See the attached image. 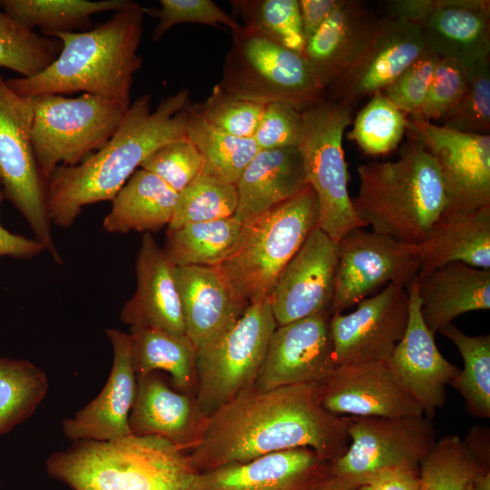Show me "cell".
Here are the masks:
<instances>
[{
  "mask_svg": "<svg viewBox=\"0 0 490 490\" xmlns=\"http://www.w3.org/2000/svg\"><path fill=\"white\" fill-rule=\"evenodd\" d=\"M426 47L466 67L490 58V2L438 0L420 25Z\"/></svg>",
  "mask_w": 490,
  "mask_h": 490,
  "instance_id": "28",
  "label": "cell"
},
{
  "mask_svg": "<svg viewBox=\"0 0 490 490\" xmlns=\"http://www.w3.org/2000/svg\"><path fill=\"white\" fill-rule=\"evenodd\" d=\"M48 390L47 377L24 359L0 358V436L34 414Z\"/></svg>",
  "mask_w": 490,
  "mask_h": 490,
  "instance_id": "38",
  "label": "cell"
},
{
  "mask_svg": "<svg viewBox=\"0 0 490 490\" xmlns=\"http://www.w3.org/2000/svg\"><path fill=\"white\" fill-rule=\"evenodd\" d=\"M468 87L436 124L450 130L490 135V58L466 67Z\"/></svg>",
  "mask_w": 490,
  "mask_h": 490,
  "instance_id": "43",
  "label": "cell"
},
{
  "mask_svg": "<svg viewBox=\"0 0 490 490\" xmlns=\"http://www.w3.org/2000/svg\"><path fill=\"white\" fill-rule=\"evenodd\" d=\"M329 312L318 313L285 325L271 334L255 387L318 383L336 367L329 329Z\"/></svg>",
  "mask_w": 490,
  "mask_h": 490,
  "instance_id": "18",
  "label": "cell"
},
{
  "mask_svg": "<svg viewBox=\"0 0 490 490\" xmlns=\"http://www.w3.org/2000/svg\"><path fill=\"white\" fill-rule=\"evenodd\" d=\"M338 244L315 228L280 273L270 297L278 326L318 313L332 315Z\"/></svg>",
  "mask_w": 490,
  "mask_h": 490,
  "instance_id": "17",
  "label": "cell"
},
{
  "mask_svg": "<svg viewBox=\"0 0 490 490\" xmlns=\"http://www.w3.org/2000/svg\"><path fill=\"white\" fill-rule=\"evenodd\" d=\"M61 48L58 38L24 26L0 5V67L31 77L44 70Z\"/></svg>",
  "mask_w": 490,
  "mask_h": 490,
  "instance_id": "39",
  "label": "cell"
},
{
  "mask_svg": "<svg viewBox=\"0 0 490 490\" xmlns=\"http://www.w3.org/2000/svg\"><path fill=\"white\" fill-rule=\"evenodd\" d=\"M317 386L321 406L337 416L424 415L421 407L398 383L387 363L337 366Z\"/></svg>",
  "mask_w": 490,
  "mask_h": 490,
  "instance_id": "19",
  "label": "cell"
},
{
  "mask_svg": "<svg viewBox=\"0 0 490 490\" xmlns=\"http://www.w3.org/2000/svg\"><path fill=\"white\" fill-rule=\"evenodd\" d=\"M407 326L387 364L398 383L421 407L424 416L432 420L445 405L446 387L460 369L441 354L436 334L422 318L417 278L407 287Z\"/></svg>",
  "mask_w": 490,
  "mask_h": 490,
  "instance_id": "20",
  "label": "cell"
},
{
  "mask_svg": "<svg viewBox=\"0 0 490 490\" xmlns=\"http://www.w3.org/2000/svg\"><path fill=\"white\" fill-rule=\"evenodd\" d=\"M417 292L422 318L436 334L462 314L490 309V270L449 263L417 278Z\"/></svg>",
  "mask_w": 490,
  "mask_h": 490,
  "instance_id": "30",
  "label": "cell"
},
{
  "mask_svg": "<svg viewBox=\"0 0 490 490\" xmlns=\"http://www.w3.org/2000/svg\"><path fill=\"white\" fill-rule=\"evenodd\" d=\"M132 361L136 377L165 371L177 391L197 394V348L185 335L150 328H130Z\"/></svg>",
  "mask_w": 490,
  "mask_h": 490,
  "instance_id": "32",
  "label": "cell"
},
{
  "mask_svg": "<svg viewBox=\"0 0 490 490\" xmlns=\"http://www.w3.org/2000/svg\"><path fill=\"white\" fill-rule=\"evenodd\" d=\"M4 198L0 181V205ZM46 251L45 248L36 239L13 233L5 229L0 221V256L15 259H33Z\"/></svg>",
  "mask_w": 490,
  "mask_h": 490,
  "instance_id": "51",
  "label": "cell"
},
{
  "mask_svg": "<svg viewBox=\"0 0 490 490\" xmlns=\"http://www.w3.org/2000/svg\"><path fill=\"white\" fill-rule=\"evenodd\" d=\"M357 490H371V488L368 485H360Z\"/></svg>",
  "mask_w": 490,
  "mask_h": 490,
  "instance_id": "54",
  "label": "cell"
},
{
  "mask_svg": "<svg viewBox=\"0 0 490 490\" xmlns=\"http://www.w3.org/2000/svg\"><path fill=\"white\" fill-rule=\"evenodd\" d=\"M331 475V462L299 447L196 473L190 490H318Z\"/></svg>",
  "mask_w": 490,
  "mask_h": 490,
  "instance_id": "21",
  "label": "cell"
},
{
  "mask_svg": "<svg viewBox=\"0 0 490 490\" xmlns=\"http://www.w3.org/2000/svg\"><path fill=\"white\" fill-rule=\"evenodd\" d=\"M303 135L302 113L282 103L264 105L253 140L260 150L299 147Z\"/></svg>",
  "mask_w": 490,
  "mask_h": 490,
  "instance_id": "49",
  "label": "cell"
},
{
  "mask_svg": "<svg viewBox=\"0 0 490 490\" xmlns=\"http://www.w3.org/2000/svg\"><path fill=\"white\" fill-rule=\"evenodd\" d=\"M341 0H299L305 41L326 22Z\"/></svg>",
  "mask_w": 490,
  "mask_h": 490,
  "instance_id": "52",
  "label": "cell"
},
{
  "mask_svg": "<svg viewBox=\"0 0 490 490\" xmlns=\"http://www.w3.org/2000/svg\"><path fill=\"white\" fill-rule=\"evenodd\" d=\"M309 186L299 147L260 150L236 184L238 207L233 218L243 224Z\"/></svg>",
  "mask_w": 490,
  "mask_h": 490,
  "instance_id": "29",
  "label": "cell"
},
{
  "mask_svg": "<svg viewBox=\"0 0 490 490\" xmlns=\"http://www.w3.org/2000/svg\"><path fill=\"white\" fill-rule=\"evenodd\" d=\"M106 335L113 348V366L100 394L62 423L64 436L73 440L111 441L132 435L129 416L137 392L132 361L131 336L116 328Z\"/></svg>",
  "mask_w": 490,
  "mask_h": 490,
  "instance_id": "22",
  "label": "cell"
},
{
  "mask_svg": "<svg viewBox=\"0 0 490 490\" xmlns=\"http://www.w3.org/2000/svg\"><path fill=\"white\" fill-rule=\"evenodd\" d=\"M241 228L233 217L188 223L167 230L162 250L176 267H217L233 249Z\"/></svg>",
  "mask_w": 490,
  "mask_h": 490,
  "instance_id": "35",
  "label": "cell"
},
{
  "mask_svg": "<svg viewBox=\"0 0 490 490\" xmlns=\"http://www.w3.org/2000/svg\"><path fill=\"white\" fill-rule=\"evenodd\" d=\"M357 488L358 486L331 475L318 490H357Z\"/></svg>",
  "mask_w": 490,
  "mask_h": 490,
  "instance_id": "53",
  "label": "cell"
},
{
  "mask_svg": "<svg viewBox=\"0 0 490 490\" xmlns=\"http://www.w3.org/2000/svg\"><path fill=\"white\" fill-rule=\"evenodd\" d=\"M45 466L73 490H190L196 474L188 453L155 436L75 441Z\"/></svg>",
  "mask_w": 490,
  "mask_h": 490,
  "instance_id": "5",
  "label": "cell"
},
{
  "mask_svg": "<svg viewBox=\"0 0 490 490\" xmlns=\"http://www.w3.org/2000/svg\"><path fill=\"white\" fill-rule=\"evenodd\" d=\"M185 334L197 351L224 336L247 309L233 294L217 267L184 266L173 270Z\"/></svg>",
  "mask_w": 490,
  "mask_h": 490,
  "instance_id": "24",
  "label": "cell"
},
{
  "mask_svg": "<svg viewBox=\"0 0 490 490\" xmlns=\"http://www.w3.org/2000/svg\"><path fill=\"white\" fill-rule=\"evenodd\" d=\"M489 472L466 439L448 435L436 440L419 465L420 490H473L478 475Z\"/></svg>",
  "mask_w": 490,
  "mask_h": 490,
  "instance_id": "37",
  "label": "cell"
},
{
  "mask_svg": "<svg viewBox=\"0 0 490 490\" xmlns=\"http://www.w3.org/2000/svg\"><path fill=\"white\" fill-rule=\"evenodd\" d=\"M438 59L437 55L426 48L415 62L381 92L407 117L421 116Z\"/></svg>",
  "mask_w": 490,
  "mask_h": 490,
  "instance_id": "47",
  "label": "cell"
},
{
  "mask_svg": "<svg viewBox=\"0 0 490 490\" xmlns=\"http://www.w3.org/2000/svg\"><path fill=\"white\" fill-rule=\"evenodd\" d=\"M173 270L162 248L151 233H144L135 263L136 289L120 313L123 323L185 335Z\"/></svg>",
  "mask_w": 490,
  "mask_h": 490,
  "instance_id": "26",
  "label": "cell"
},
{
  "mask_svg": "<svg viewBox=\"0 0 490 490\" xmlns=\"http://www.w3.org/2000/svg\"><path fill=\"white\" fill-rule=\"evenodd\" d=\"M278 327L269 299L251 304L211 347L197 352V399L211 416L255 386L270 338Z\"/></svg>",
  "mask_w": 490,
  "mask_h": 490,
  "instance_id": "11",
  "label": "cell"
},
{
  "mask_svg": "<svg viewBox=\"0 0 490 490\" xmlns=\"http://www.w3.org/2000/svg\"><path fill=\"white\" fill-rule=\"evenodd\" d=\"M33 98L15 93L0 75V181L4 198L23 215L55 263L62 265L52 234L44 179L32 146Z\"/></svg>",
  "mask_w": 490,
  "mask_h": 490,
  "instance_id": "10",
  "label": "cell"
},
{
  "mask_svg": "<svg viewBox=\"0 0 490 490\" xmlns=\"http://www.w3.org/2000/svg\"><path fill=\"white\" fill-rule=\"evenodd\" d=\"M407 287L392 282L357 304L348 313L329 319L335 365L387 363L403 338L408 321Z\"/></svg>",
  "mask_w": 490,
  "mask_h": 490,
  "instance_id": "14",
  "label": "cell"
},
{
  "mask_svg": "<svg viewBox=\"0 0 490 490\" xmlns=\"http://www.w3.org/2000/svg\"><path fill=\"white\" fill-rule=\"evenodd\" d=\"M209 417L196 395L175 390L159 371L137 377L128 420L132 435L159 436L189 453L203 438Z\"/></svg>",
  "mask_w": 490,
  "mask_h": 490,
  "instance_id": "23",
  "label": "cell"
},
{
  "mask_svg": "<svg viewBox=\"0 0 490 490\" xmlns=\"http://www.w3.org/2000/svg\"><path fill=\"white\" fill-rule=\"evenodd\" d=\"M407 130L436 162L451 206L490 205V135L450 130L421 116L407 117Z\"/></svg>",
  "mask_w": 490,
  "mask_h": 490,
  "instance_id": "15",
  "label": "cell"
},
{
  "mask_svg": "<svg viewBox=\"0 0 490 490\" xmlns=\"http://www.w3.org/2000/svg\"><path fill=\"white\" fill-rule=\"evenodd\" d=\"M379 19L362 1L341 0L306 41L302 56L322 95L358 58Z\"/></svg>",
  "mask_w": 490,
  "mask_h": 490,
  "instance_id": "25",
  "label": "cell"
},
{
  "mask_svg": "<svg viewBox=\"0 0 490 490\" xmlns=\"http://www.w3.org/2000/svg\"><path fill=\"white\" fill-rule=\"evenodd\" d=\"M231 35L219 83L227 93L263 104L286 103L299 112L323 97L301 54L242 25Z\"/></svg>",
  "mask_w": 490,
  "mask_h": 490,
  "instance_id": "9",
  "label": "cell"
},
{
  "mask_svg": "<svg viewBox=\"0 0 490 490\" xmlns=\"http://www.w3.org/2000/svg\"><path fill=\"white\" fill-rule=\"evenodd\" d=\"M186 137L201 157L202 173L235 185L260 151L253 138L235 137L210 124L199 104L188 108Z\"/></svg>",
  "mask_w": 490,
  "mask_h": 490,
  "instance_id": "34",
  "label": "cell"
},
{
  "mask_svg": "<svg viewBox=\"0 0 490 490\" xmlns=\"http://www.w3.org/2000/svg\"><path fill=\"white\" fill-rule=\"evenodd\" d=\"M439 332L458 349L464 368L451 382L473 416L490 417V335L469 336L449 324Z\"/></svg>",
  "mask_w": 490,
  "mask_h": 490,
  "instance_id": "36",
  "label": "cell"
},
{
  "mask_svg": "<svg viewBox=\"0 0 490 490\" xmlns=\"http://www.w3.org/2000/svg\"><path fill=\"white\" fill-rule=\"evenodd\" d=\"M130 0H0L2 9L24 26L39 28L44 35L92 29L95 14L119 11Z\"/></svg>",
  "mask_w": 490,
  "mask_h": 490,
  "instance_id": "33",
  "label": "cell"
},
{
  "mask_svg": "<svg viewBox=\"0 0 490 490\" xmlns=\"http://www.w3.org/2000/svg\"><path fill=\"white\" fill-rule=\"evenodd\" d=\"M349 445L331 463V475L356 486L368 475L387 467L419 469L435 446L436 429L422 416L399 417L344 416Z\"/></svg>",
  "mask_w": 490,
  "mask_h": 490,
  "instance_id": "12",
  "label": "cell"
},
{
  "mask_svg": "<svg viewBox=\"0 0 490 490\" xmlns=\"http://www.w3.org/2000/svg\"><path fill=\"white\" fill-rule=\"evenodd\" d=\"M159 9H146L158 18L152 32V40H160L168 30L179 24L194 23L213 27L225 26L231 32L240 24L232 16L211 0H160Z\"/></svg>",
  "mask_w": 490,
  "mask_h": 490,
  "instance_id": "46",
  "label": "cell"
},
{
  "mask_svg": "<svg viewBox=\"0 0 490 490\" xmlns=\"http://www.w3.org/2000/svg\"><path fill=\"white\" fill-rule=\"evenodd\" d=\"M144 14V8L132 2L90 30L54 34L62 44L56 58L37 74L11 78L6 83L24 97L83 92L129 108L133 77L142 64L138 49Z\"/></svg>",
  "mask_w": 490,
  "mask_h": 490,
  "instance_id": "3",
  "label": "cell"
},
{
  "mask_svg": "<svg viewBox=\"0 0 490 490\" xmlns=\"http://www.w3.org/2000/svg\"><path fill=\"white\" fill-rule=\"evenodd\" d=\"M238 207L235 184L201 172L181 191L167 230L188 223L232 218Z\"/></svg>",
  "mask_w": 490,
  "mask_h": 490,
  "instance_id": "41",
  "label": "cell"
},
{
  "mask_svg": "<svg viewBox=\"0 0 490 490\" xmlns=\"http://www.w3.org/2000/svg\"><path fill=\"white\" fill-rule=\"evenodd\" d=\"M264 105L236 97L217 83L199 107L205 120L218 130L235 137L252 138Z\"/></svg>",
  "mask_w": 490,
  "mask_h": 490,
  "instance_id": "44",
  "label": "cell"
},
{
  "mask_svg": "<svg viewBox=\"0 0 490 490\" xmlns=\"http://www.w3.org/2000/svg\"><path fill=\"white\" fill-rule=\"evenodd\" d=\"M178 192L153 173L136 170L112 200L103 221L109 233L155 232L172 220Z\"/></svg>",
  "mask_w": 490,
  "mask_h": 490,
  "instance_id": "31",
  "label": "cell"
},
{
  "mask_svg": "<svg viewBox=\"0 0 490 490\" xmlns=\"http://www.w3.org/2000/svg\"><path fill=\"white\" fill-rule=\"evenodd\" d=\"M426 48L418 24L401 19H379L366 47L327 90V99L351 108L393 83Z\"/></svg>",
  "mask_w": 490,
  "mask_h": 490,
  "instance_id": "16",
  "label": "cell"
},
{
  "mask_svg": "<svg viewBox=\"0 0 490 490\" xmlns=\"http://www.w3.org/2000/svg\"><path fill=\"white\" fill-rule=\"evenodd\" d=\"M31 142L45 180L58 166H74L114 134L129 108L96 94H45L33 98Z\"/></svg>",
  "mask_w": 490,
  "mask_h": 490,
  "instance_id": "7",
  "label": "cell"
},
{
  "mask_svg": "<svg viewBox=\"0 0 490 490\" xmlns=\"http://www.w3.org/2000/svg\"><path fill=\"white\" fill-rule=\"evenodd\" d=\"M407 130V116L378 91L358 113L347 138L365 153L381 155L394 151Z\"/></svg>",
  "mask_w": 490,
  "mask_h": 490,
  "instance_id": "42",
  "label": "cell"
},
{
  "mask_svg": "<svg viewBox=\"0 0 490 490\" xmlns=\"http://www.w3.org/2000/svg\"><path fill=\"white\" fill-rule=\"evenodd\" d=\"M360 485H368L371 490H420L419 469L407 466L383 468L365 477Z\"/></svg>",
  "mask_w": 490,
  "mask_h": 490,
  "instance_id": "50",
  "label": "cell"
},
{
  "mask_svg": "<svg viewBox=\"0 0 490 490\" xmlns=\"http://www.w3.org/2000/svg\"><path fill=\"white\" fill-rule=\"evenodd\" d=\"M407 246L419 264L417 278L453 262L490 270V205L450 206L423 241Z\"/></svg>",
  "mask_w": 490,
  "mask_h": 490,
  "instance_id": "27",
  "label": "cell"
},
{
  "mask_svg": "<svg viewBox=\"0 0 490 490\" xmlns=\"http://www.w3.org/2000/svg\"><path fill=\"white\" fill-rule=\"evenodd\" d=\"M332 314L357 306L392 282L408 287L419 264L407 245L365 228L347 232L338 242Z\"/></svg>",
  "mask_w": 490,
  "mask_h": 490,
  "instance_id": "13",
  "label": "cell"
},
{
  "mask_svg": "<svg viewBox=\"0 0 490 490\" xmlns=\"http://www.w3.org/2000/svg\"><path fill=\"white\" fill-rule=\"evenodd\" d=\"M176 192L186 188L201 172V157L185 136L154 151L141 164Z\"/></svg>",
  "mask_w": 490,
  "mask_h": 490,
  "instance_id": "45",
  "label": "cell"
},
{
  "mask_svg": "<svg viewBox=\"0 0 490 490\" xmlns=\"http://www.w3.org/2000/svg\"><path fill=\"white\" fill-rule=\"evenodd\" d=\"M354 210L372 230L405 245L423 241L451 206L436 162L410 136L396 161L369 162L357 169Z\"/></svg>",
  "mask_w": 490,
  "mask_h": 490,
  "instance_id": "4",
  "label": "cell"
},
{
  "mask_svg": "<svg viewBox=\"0 0 490 490\" xmlns=\"http://www.w3.org/2000/svg\"><path fill=\"white\" fill-rule=\"evenodd\" d=\"M467 87L466 67L455 60L439 57L421 116L426 121L438 123L461 100Z\"/></svg>",
  "mask_w": 490,
  "mask_h": 490,
  "instance_id": "48",
  "label": "cell"
},
{
  "mask_svg": "<svg viewBox=\"0 0 490 490\" xmlns=\"http://www.w3.org/2000/svg\"><path fill=\"white\" fill-rule=\"evenodd\" d=\"M318 221V199L309 186L242 224L236 244L217 268L244 306L269 299Z\"/></svg>",
  "mask_w": 490,
  "mask_h": 490,
  "instance_id": "6",
  "label": "cell"
},
{
  "mask_svg": "<svg viewBox=\"0 0 490 490\" xmlns=\"http://www.w3.org/2000/svg\"><path fill=\"white\" fill-rule=\"evenodd\" d=\"M231 5L243 27L302 55L305 38L299 0H238Z\"/></svg>",
  "mask_w": 490,
  "mask_h": 490,
  "instance_id": "40",
  "label": "cell"
},
{
  "mask_svg": "<svg viewBox=\"0 0 490 490\" xmlns=\"http://www.w3.org/2000/svg\"><path fill=\"white\" fill-rule=\"evenodd\" d=\"M348 445L344 416L321 406L317 383L253 387L210 416L203 438L188 458L196 473H203L307 447L333 463Z\"/></svg>",
  "mask_w": 490,
  "mask_h": 490,
  "instance_id": "1",
  "label": "cell"
},
{
  "mask_svg": "<svg viewBox=\"0 0 490 490\" xmlns=\"http://www.w3.org/2000/svg\"><path fill=\"white\" fill-rule=\"evenodd\" d=\"M302 113L299 146L309 185L318 199V228L335 242L347 232L366 228L348 194V173L342 138L351 122V108L322 97Z\"/></svg>",
  "mask_w": 490,
  "mask_h": 490,
  "instance_id": "8",
  "label": "cell"
},
{
  "mask_svg": "<svg viewBox=\"0 0 490 490\" xmlns=\"http://www.w3.org/2000/svg\"><path fill=\"white\" fill-rule=\"evenodd\" d=\"M188 89L163 97L149 93L131 103L122 122L97 152L74 166H58L46 181L52 225L71 227L86 205L112 201L142 162L162 145L186 136Z\"/></svg>",
  "mask_w": 490,
  "mask_h": 490,
  "instance_id": "2",
  "label": "cell"
}]
</instances>
